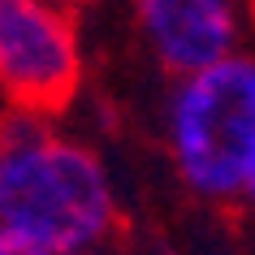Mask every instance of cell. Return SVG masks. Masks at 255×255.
<instances>
[{"label":"cell","mask_w":255,"mask_h":255,"mask_svg":"<svg viewBox=\"0 0 255 255\" xmlns=\"http://www.w3.org/2000/svg\"><path fill=\"white\" fill-rule=\"evenodd\" d=\"M0 255H52V251H43L39 242H30V238H17L9 229H0Z\"/></svg>","instance_id":"5"},{"label":"cell","mask_w":255,"mask_h":255,"mask_svg":"<svg viewBox=\"0 0 255 255\" xmlns=\"http://www.w3.org/2000/svg\"><path fill=\"white\" fill-rule=\"evenodd\" d=\"M117 221L100 156L48 130V117L13 108L0 121V229L78 255L104 242Z\"/></svg>","instance_id":"1"},{"label":"cell","mask_w":255,"mask_h":255,"mask_svg":"<svg viewBox=\"0 0 255 255\" xmlns=\"http://www.w3.org/2000/svg\"><path fill=\"white\" fill-rule=\"evenodd\" d=\"M134 17L151 56L173 78L225 61L242 39L238 0H134Z\"/></svg>","instance_id":"4"},{"label":"cell","mask_w":255,"mask_h":255,"mask_svg":"<svg viewBox=\"0 0 255 255\" xmlns=\"http://www.w3.org/2000/svg\"><path fill=\"white\" fill-rule=\"evenodd\" d=\"M104 242H108V238H104ZM104 242H95V247H87V251H78V255H113V251L104 247Z\"/></svg>","instance_id":"7"},{"label":"cell","mask_w":255,"mask_h":255,"mask_svg":"<svg viewBox=\"0 0 255 255\" xmlns=\"http://www.w3.org/2000/svg\"><path fill=\"white\" fill-rule=\"evenodd\" d=\"M82 48L69 0H0V91L35 117L78 95Z\"/></svg>","instance_id":"3"},{"label":"cell","mask_w":255,"mask_h":255,"mask_svg":"<svg viewBox=\"0 0 255 255\" xmlns=\"http://www.w3.org/2000/svg\"><path fill=\"white\" fill-rule=\"evenodd\" d=\"M238 199L247 208H255V143L247 151V164H242V182H238Z\"/></svg>","instance_id":"6"},{"label":"cell","mask_w":255,"mask_h":255,"mask_svg":"<svg viewBox=\"0 0 255 255\" xmlns=\"http://www.w3.org/2000/svg\"><path fill=\"white\" fill-rule=\"evenodd\" d=\"M255 143V56L229 52L177 78L169 100V151L199 199H238L242 164Z\"/></svg>","instance_id":"2"}]
</instances>
